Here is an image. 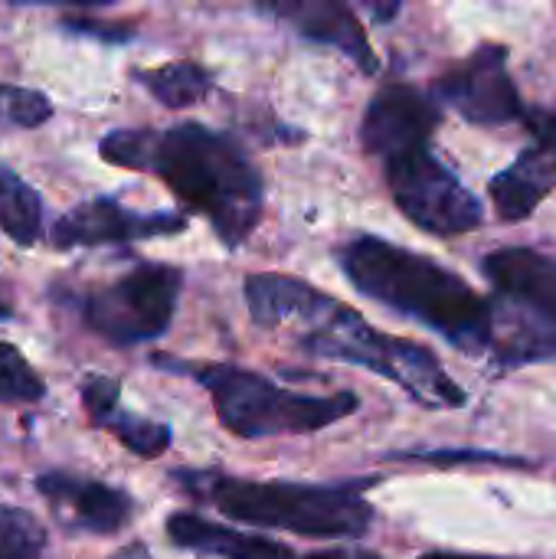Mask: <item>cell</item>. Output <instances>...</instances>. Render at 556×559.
<instances>
[{
  "instance_id": "6da1fadb",
  "label": "cell",
  "mask_w": 556,
  "mask_h": 559,
  "mask_svg": "<svg viewBox=\"0 0 556 559\" xmlns=\"http://www.w3.org/2000/svg\"><path fill=\"white\" fill-rule=\"evenodd\" d=\"M246 301L259 328H298V347L311 357L344 360L397 383L426 409L465 406V390L442 370L433 350L370 328L354 308L292 275H249Z\"/></svg>"
},
{
  "instance_id": "7a4b0ae2",
  "label": "cell",
  "mask_w": 556,
  "mask_h": 559,
  "mask_svg": "<svg viewBox=\"0 0 556 559\" xmlns=\"http://www.w3.org/2000/svg\"><path fill=\"white\" fill-rule=\"evenodd\" d=\"M108 164L157 174L170 193L193 213L206 216L223 246L249 239L262 216V177L246 151L223 131L197 121L154 128H118L98 141Z\"/></svg>"
},
{
  "instance_id": "3957f363",
  "label": "cell",
  "mask_w": 556,
  "mask_h": 559,
  "mask_svg": "<svg viewBox=\"0 0 556 559\" xmlns=\"http://www.w3.org/2000/svg\"><path fill=\"white\" fill-rule=\"evenodd\" d=\"M341 269L360 295L423 321L459 350H492L495 305L439 262L380 236H360L344 246Z\"/></svg>"
},
{
  "instance_id": "277c9868",
  "label": "cell",
  "mask_w": 556,
  "mask_h": 559,
  "mask_svg": "<svg viewBox=\"0 0 556 559\" xmlns=\"http://www.w3.org/2000/svg\"><path fill=\"white\" fill-rule=\"evenodd\" d=\"M177 481L239 524L292 531L318 540H357L374 524V508L364 501L360 488L351 485L242 481L187 472H177Z\"/></svg>"
},
{
  "instance_id": "5b68a950",
  "label": "cell",
  "mask_w": 556,
  "mask_h": 559,
  "mask_svg": "<svg viewBox=\"0 0 556 559\" xmlns=\"http://www.w3.org/2000/svg\"><path fill=\"white\" fill-rule=\"evenodd\" d=\"M157 370L184 373L203 383L213 396L220 423L239 439H275V436H305L328 429L360 409L354 393L308 396L275 386L272 380L229 367V364H187L174 357H151Z\"/></svg>"
},
{
  "instance_id": "8992f818",
  "label": "cell",
  "mask_w": 556,
  "mask_h": 559,
  "mask_svg": "<svg viewBox=\"0 0 556 559\" xmlns=\"http://www.w3.org/2000/svg\"><path fill=\"white\" fill-rule=\"evenodd\" d=\"M184 272L164 262H141L85 301V324L115 347L161 337L177 311Z\"/></svg>"
},
{
  "instance_id": "52a82bcc",
  "label": "cell",
  "mask_w": 556,
  "mask_h": 559,
  "mask_svg": "<svg viewBox=\"0 0 556 559\" xmlns=\"http://www.w3.org/2000/svg\"><path fill=\"white\" fill-rule=\"evenodd\" d=\"M387 183L397 206L433 236H462L482 226L478 197L429 147L387 160Z\"/></svg>"
},
{
  "instance_id": "ba28073f",
  "label": "cell",
  "mask_w": 556,
  "mask_h": 559,
  "mask_svg": "<svg viewBox=\"0 0 556 559\" xmlns=\"http://www.w3.org/2000/svg\"><path fill=\"white\" fill-rule=\"evenodd\" d=\"M436 95L472 124H505L524 118L514 79L508 75V49L482 46L436 82Z\"/></svg>"
},
{
  "instance_id": "9c48e42d",
  "label": "cell",
  "mask_w": 556,
  "mask_h": 559,
  "mask_svg": "<svg viewBox=\"0 0 556 559\" xmlns=\"http://www.w3.org/2000/svg\"><path fill=\"white\" fill-rule=\"evenodd\" d=\"M439 121L442 111L429 95L397 82L370 98L360 124V141L374 157L393 160L400 154L426 147Z\"/></svg>"
},
{
  "instance_id": "30bf717a",
  "label": "cell",
  "mask_w": 556,
  "mask_h": 559,
  "mask_svg": "<svg viewBox=\"0 0 556 559\" xmlns=\"http://www.w3.org/2000/svg\"><path fill=\"white\" fill-rule=\"evenodd\" d=\"M187 226L184 213H134L118 200L98 197L72 213H66L52 226V242L59 249L75 246H105V242H131V239H154L174 236Z\"/></svg>"
},
{
  "instance_id": "8fae6325",
  "label": "cell",
  "mask_w": 556,
  "mask_h": 559,
  "mask_svg": "<svg viewBox=\"0 0 556 559\" xmlns=\"http://www.w3.org/2000/svg\"><path fill=\"white\" fill-rule=\"evenodd\" d=\"M36 491L52 504V514L69 531L82 534H118L131 521V498L102 481H85L66 472H49L36 478Z\"/></svg>"
},
{
  "instance_id": "7c38bea8",
  "label": "cell",
  "mask_w": 556,
  "mask_h": 559,
  "mask_svg": "<svg viewBox=\"0 0 556 559\" xmlns=\"http://www.w3.org/2000/svg\"><path fill=\"white\" fill-rule=\"evenodd\" d=\"M262 10L292 23L305 39L341 49L344 56H351L357 62L360 72L374 75L380 69V62L370 49V39H367L364 26L357 23V16L351 13V7L334 3V0H275V3H265Z\"/></svg>"
},
{
  "instance_id": "4fadbf2b",
  "label": "cell",
  "mask_w": 556,
  "mask_h": 559,
  "mask_svg": "<svg viewBox=\"0 0 556 559\" xmlns=\"http://www.w3.org/2000/svg\"><path fill=\"white\" fill-rule=\"evenodd\" d=\"M482 272L501 298L524 305L556 328V255L537 249H495L485 255Z\"/></svg>"
},
{
  "instance_id": "5bb4252c",
  "label": "cell",
  "mask_w": 556,
  "mask_h": 559,
  "mask_svg": "<svg viewBox=\"0 0 556 559\" xmlns=\"http://www.w3.org/2000/svg\"><path fill=\"white\" fill-rule=\"evenodd\" d=\"M167 537L193 554L220 559H298L292 547L259 537V534H246L226 524H213L200 514L190 511H177L167 518Z\"/></svg>"
},
{
  "instance_id": "9a60e30c",
  "label": "cell",
  "mask_w": 556,
  "mask_h": 559,
  "mask_svg": "<svg viewBox=\"0 0 556 559\" xmlns=\"http://www.w3.org/2000/svg\"><path fill=\"white\" fill-rule=\"evenodd\" d=\"M495 364L501 367H524L537 360H556V328L528 311L518 301L505 298V311L495 308V341H492Z\"/></svg>"
},
{
  "instance_id": "2e32d148",
  "label": "cell",
  "mask_w": 556,
  "mask_h": 559,
  "mask_svg": "<svg viewBox=\"0 0 556 559\" xmlns=\"http://www.w3.org/2000/svg\"><path fill=\"white\" fill-rule=\"evenodd\" d=\"M554 177L556 170L551 167V160H547L541 151H524L508 170H501V174L488 183L498 216H501L505 223L528 219V216L544 203V197L551 193Z\"/></svg>"
},
{
  "instance_id": "e0dca14e",
  "label": "cell",
  "mask_w": 556,
  "mask_h": 559,
  "mask_svg": "<svg viewBox=\"0 0 556 559\" xmlns=\"http://www.w3.org/2000/svg\"><path fill=\"white\" fill-rule=\"evenodd\" d=\"M0 229L20 246H33L43 229V203L36 190L7 167H0Z\"/></svg>"
},
{
  "instance_id": "ac0fdd59",
  "label": "cell",
  "mask_w": 556,
  "mask_h": 559,
  "mask_svg": "<svg viewBox=\"0 0 556 559\" xmlns=\"http://www.w3.org/2000/svg\"><path fill=\"white\" fill-rule=\"evenodd\" d=\"M134 75L167 108H190L210 95V75L197 62H167L161 69H141Z\"/></svg>"
},
{
  "instance_id": "d6986e66",
  "label": "cell",
  "mask_w": 556,
  "mask_h": 559,
  "mask_svg": "<svg viewBox=\"0 0 556 559\" xmlns=\"http://www.w3.org/2000/svg\"><path fill=\"white\" fill-rule=\"evenodd\" d=\"M102 429H108L128 452L141 455V459H157L167 452L170 445V429L164 423H154V419H144V416H134L128 409H115L108 413L102 423Z\"/></svg>"
},
{
  "instance_id": "ffe728a7",
  "label": "cell",
  "mask_w": 556,
  "mask_h": 559,
  "mask_svg": "<svg viewBox=\"0 0 556 559\" xmlns=\"http://www.w3.org/2000/svg\"><path fill=\"white\" fill-rule=\"evenodd\" d=\"M46 550V531L20 508L0 504V559H39Z\"/></svg>"
},
{
  "instance_id": "44dd1931",
  "label": "cell",
  "mask_w": 556,
  "mask_h": 559,
  "mask_svg": "<svg viewBox=\"0 0 556 559\" xmlns=\"http://www.w3.org/2000/svg\"><path fill=\"white\" fill-rule=\"evenodd\" d=\"M46 396L43 377L29 367V360L0 341V403H36Z\"/></svg>"
},
{
  "instance_id": "7402d4cb",
  "label": "cell",
  "mask_w": 556,
  "mask_h": 559,
  "mask_svg": "<svg viewBox=\"0 0 556 559\" xmlns=\"http://www.w3.org/2000/svg\"><path fill=\"white\" fill-rule=\"evenodd\" d=\"M0 115H3L10 124L36 128V124L49 121L52 105H49V98H46L43 92L16 88V85H0Z\"/></svg>"
},
{
  "instance_id": "603a6c76",
  "label": "cell",
  "mask_w": 556,
  "mask_h": 559,
  "mask_svg": "<svg viewBox=\"0 0 556 559\" xmlns=\"http://www.w3.org/2000/svg\"><path fill=\"white\" fill-rule=\"evenodd\" d=\"M121 390H118V383L115 380H108V377H88L85 383H82V406H85V413H88V419L98 426L108 413H115L118 406H121Z\"/></svg>"
},
{
  "instance_id": "cb8c5ba5",
  "label": "cell",
  "mask_w": 556,
  "mask_h": 559,
  "mask_svg": "<svg viewBox=\"0 0 556 559\" xmlns=\"http://www.w3.org/2000/svg\"><path fill=\"white\" fill-rule=\"evenodd\" d=\"M400 459H416V462H429V465H459V462H488V465H518L524 468L521 459H508V455H495V452H475V449H462V452H410Z\"/></svg>"
},
{
  "instance_id": "d4e9b609",
  "label": "cell",
  "mask_w": 556,
  "mask_h": 559,
  "mask_svg": "<svg viewBox=\"0 0 556 559\" xmlns=\"http://www.w3.org/2000/svg\"><path fill=\"white\" fill-rule=\"evenodd\" d=\"M524 124H528V131L537 138V151L551 160V167L556 170V115L554 111L528 108V111H524Z\"/></svg>"
},
{
  "instance_id": "484cf974",
  "label": "cell",
  "mask_w": 556,
  "mask_h": 559,
  "mask_svg": "<svg viewBox=\"0 0 556 559\" xmlns=\"http://www.w3.org/2000/svg\"><path fill=\"white\" fill-rule=\"evenodd\" d=\"M62 26L72 29V33L111 39V43H121V39H131V36H134V29H131L128 23H102V20H88V16H66Z\"/></svg>"
},
{
  "instance_id": "4316f807",
  "label": "cell",
  "mask_w": 556,
  "mask_h": 559,
  "mask_svg": "<svg viewBox=\"0 0 556 559\" xmlns=\"http://www.w3.org/2000/svg\"><path fill=\"white\" fill-rule=\"evenodd\" d=\"M298 559H383L370 550H318V554H308V557Z\"/></svg>"
},
{
  "instance_id": "83f0119b",
  "label": "cell",
  "mask_w": 556,
  "mask_h": 559,
  "mask_svg": "<svg viewBox=\"0 0 556 559\" xmlns=\"http://www.w3.org/2000/svg\"><path fill=\"white\" fill-rule=\"evenodd\" d=\"M423 559H498V557H472V554H426Z\"/></svg>"
},
{
  "instance_id": "f1b7e54d",
  "label": "cell",
  "mask_w": 556,
  "mask_h": 559,
  "mask_svg": "<svg viewBox=\"0 0 556 559\" xmlns=\"http://www.w3.org/2000/svg\"><path fill=\"white\" fill-rule=\"evenodd\" d=\"M118 559H147V554H144L141 547H131L128 554H121V557H118Z\"/></svg>"
},
{
  "instance_id": "f546056e",
  "label": "cell",
  "mask_w": 556,
  "mask_h": 559,
  "mask_svg": "<svg viewBox=\"0 0 556 559\" xmlns=\"http://www.w3.org/2000/svg\"><path fill=\"white\" fill-rule=\"evenodd\" d=\"M10 318H13L10 305H3V301H0V321H10Z\"/></svg>"
}]
</instances>
